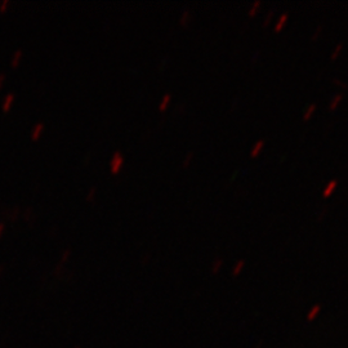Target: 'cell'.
<instances>
[{"mask_svg":"<svg viewBox=\"0 0 348 348\" xmlns=\"http://www.w3.org/2000/svg\"><path fill=\"white\" fill-rule=\"evenodd\" d=\"M337 186H338V182L337 181L329 182V183L325 186L324 191H322V196H324V198H329V196H330V195L335 191Z\"/></svg>","mask_w":348,"mask_h":348,"instance_id":"1","label":"cell"},{"mask_svg":"<svg viewBox=\"0 0 348 348\" xmlns=\"http://www.w3.org/2000/svg\"><path fill=\"white\" fill-rule=\"evenodd\" d=\"M263 147H264V141H258V142L253 146L252 151H250V156L252 157L258 156L261 151L263 150Z\"/></svg>","mask_w":348,"mask_h":348,"instance_id":"2","label":"cell"},{"mask_svg":"<svg viewBox=\"0 0 348 348\" xmlns=\"http://www.w3.org/2000/svg\"><path fill=\"white\" fill-rule=\"evenodd\" d=\"M287 21H288V14L287 13L281 14L280 18H279L276 24H275V31H276V32H279V31H280L281 29H283L284 26H285V24H287Z\"/></svg>","mask_w":348,"mask_h":348,"instance_id":"3","label":"cell"},{"mask_svg":"<svg viewBox=\"0 0 348 348\" xmlns=\"http://www.w3.org/2000/svg\"><path fill=\"white\" fill-rule=\"evenodd\" d=\"M121 163H123V157H121V155L115 154V156H114L113 159V163H111V165H113V172L119 171Z\"/></svg>","mask_w":348,"mask_h":348,"instance_id":"4","label":"cell"},{"mask_svg":"<svg viewBox=\"0 0 348 348\" xmlns=\"http://www.w3.org/2000/svg\"><path fill=\"white\" fill-rule=\"evenodd\" d=\"M342 99H343V96H342V94H337V96L333 97V98H331V101H330V103H329V109H330V110L337 109L339 103L342 102Z\"/></svg>","mask_w":348,"mask_h":348,"instance_id":"5","label":"cell"},{"mask_svg":"<svg viewBox=\"0 0 348 348\" xmlns=\"http://www.w3.org/2000/svg\"><path fill=\"white\" fill-rule=\"evenodd\" d=\"M316 107H318V106H316V105H315V103H312V105H310V106L307 107V110H306V111H304V114H303V119H304V120L310 119L311 116L314 115V113H315V111H316Z\"/></svg>","mask_w":348,"mask_h":348,"instance_id":"6","label":"cell"},{"mask_svg":"<svg viewBox=\"0 0 348 348\" xmlns=\"http://www.w3.org/2000/svg\"><path fill=\"white\" fill-rule=\"evenodd\" d=\"M342 49H343V44H342V43L337 44V47H335V48L333 49V52H331V59H335V58L338 57L339 53L342 52Z\"/></svg>","mask_w":348,"mask_h":348,"instance_id":"7","label":"cell"},{"mask_svg":"<svg viewBox=\"0 0 348 348\" xmlns=\"http://www.w3.org/2000/svg\"><path fill=\"white\" fill-rule=\"evenodd\" d=\"M261 7V1L260 0H257V1H254V3L252 4V7H250L249 9V16H254V14L257 13V10H258V8Z\"/></svg>","mask_w":348,"mask_h":348,"instance_id":"8","label":"cell"},{"mask_svg":"<svg viewBox=\"0 0 348 348\" xmlns=\"http://www.w3.org/2000/svg\"><path fill=\"white\" fill-rule=\"evenodd\" d=\"M171 98H172V96L171 94H165L164 96V98H163V101L160 102V110H164L165 107L168 106V103H169V101H171Z\"/></svg>","mask_w":348,"mask_h":348,"instance_id":"9","label":"cell"},{"mask_svg":"<svg viewBox=\"0 0 348 348\" xmlns=\"http://www.w3.org/2000/svg\"><path fill=\"white\" fill-rule=\"evenodd\" d=\"M190 16H191L190 10H184L183 16L181 17V24H186V22L188 21V18H190Z\"/></svg>","mask_w":348,"mask_h":348,"instance_id":"10","label":"cell"},{"mask_svg":"<svg viewBox=\"0 0 348 348\" xmlns=\"http://www.w3.org/2000/svg\"><path fill=\"white\" fill-rule=\"evenodd\" d=\"M321 30H322V28H318L316 30H315V32H314V35H312V39H318L319 38V35H320V32H321Z\"/></svg>","mask_w":348,"mask_h":348,"instance_id":"11","label":"cell"},{"mask_svg":"<svg viewBox=\"0 0 348 348\" xmlns=\"http://www.w3.org/2000/svg\"><path fill=\"white\" fill-rule=\"evenodd\" d=\"M242 266H244V262H239V263H237V266H236V268H235V271H233V272H235V273L239 272V271L241 270V267H242Z\"/></svg>","mask_w":348,"mask_h":348,"instance_id":"12","label":"cell"},{"mask_svg":"<svg viewBox=\"0 0 348 348\" xmlns=\"http://www.w3.org/2000/svg\"><path fill=\"white\" fill-rule=\"evenodd\" d=\"M12 99H13V96H12V94H9V96H8V98H7V101H5V103H4V107L9 106V102L12 101Z\"/></svg>","mask_w":348,"mask_h":348,"instance_id":"13","label":"cell"},{"mask_svg":"<svg viewBox=\"0 0 348 348\" xmlns=\"http://www.w3.org/2000/svg\"><path fill=\"white\" fill-rule=\"evenodd\" d=\"M41 128H43V125H41V124H39L38 128H35V130H34V137L38 136V133H39V132H40Z\"/></svg>","mask_w":348,"mask_h":348,"instance_id":"14","label":"cell"},{"mask_svg":"<svg viewBox=\"0 0 348 348\" xmlns=\"http://www.w3.org/2000/svg\"><path fill=\"white\" fill-rule=\"evenodd\" d=\"M272 16H273V12H270V13H268V16H267L266 21H264V25H267V24H268V22H270L271 18H272Z\"/></svg>","mask_w":348,"mask_h":348,"instance_id":"15","label":"cell"},{"mask_svg":"<svg viewBox=\"0 0 348 348\" xmlns=\"http://www.w3.org/2000/svg\"><path fill=\"white\" fill-rule=\"evenodd\" d=\"M192 159V154H188L187 159H186V161H184V165H188V163H190V160Z\"/></svg>","mask_w":348,"mask_h":348,"instance_id":"16","label":"cell"}]
</instances>
